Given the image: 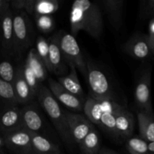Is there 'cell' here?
<instances>
[{"label": "cell", "instance_id": "40", "mask_svg": "<svg viewBox=\"0 0 154 154\" xmlns=\"http://www.w3.org/2000/svg\"><path fill=\"white\" fill-rule=\"evenodd\" d=\"M0 154H5V153L3 151H2V152H0Z\"/></svg>", "mask_w": 154, "mask_h": 154}, {"label": "cell", "instance_id": "25", "mask_svg": "<svg viewBox=\"0 0 154 154\" xmlns=\"http://www.w3.org/2000/svg\"><path fill=\"white\" fill-rule=\"evenodd\" d=\"M17 66L12 62V57H8L0 48V78L12 84L14 80Z\"/></svg>", "mask_w": 154, "mask_h": 154}, {"label": "cell", "instance_id": "1", "mask_svg": "<svg viewBox=\"0 0 154 154\" xmlns=\"http://www.w3.org/2000/svg\"><path fill=\"white\" fill-rule=\"evenodd\" d=\"M70 28L73 36L81 31L86 32L99 39L103 32L104 20L100 5L90 0H76L70 11Z\"/></svg>", "mask_w": 154, "mask_h": 154}, {"label": "cell", "instance_id": "10", "mask_svg": "<svg viewBox=\"0 0 154 154\" xmlns=\"http://www.w3.org/2000/svg\"><path fill=\"white\" fill-rule=\"evenodd\" d=\"M68 126L74 142L79 144L94 126L82 114L66 112Z\"/></svg>", "mask_w": 154, "mask_h": 154}, {"label": "cell", "instance_id": "6", "mask_svg": "<svg viewBox=\"0 0 154 154\" xmlns=\"http://www.w3.org/2000/svg\"><path fill=\"white\" fill-rule=\"evenodd\" d=\"M150 87L151 70L148 69L144 71L137 83L135 90V102L138 107V111L153 114Z\"/></svg>", "mask_w": 154, "mask_h": 154}, {"label": "cell", "instance_id": "27", "mask_svg": "<svg viewBox=\"0 0 154 154\" xmlns=\"http://www.w3.org/2000/svg\"><path fill=\"white\" fill-rule=\"evenodd\" d=\"M148 142L140 136H132L126 141V147L130 154H148Z\"/></svg>", "mask_w": 154, "mask_h": 154}, {"label": "cell", "instance_id": "33", "mask_svg": "<svg viewBox=\"0 0 154 154\" xmlns=\"http://www.w3.org/2000/svg\"><path fill=\"white\" fill-rule=\"evenodd\" d=\"M153 15L154 16V0H143L140 5V16L143 19Z\"/></svg>", "mask_w": 154, "mask_h": 154}, {"label": "cell", "instance_id": "18", "mask_svg": "<svg viewBox=\"0 0 154 154\" xmlns=\"http://www.w3.org/2000/svg\"><path fill=\"white\" fill-rule=\"evenodd\" d=\"M121 106L114 100H106L105 102V111L101 119V127L115 138H117L116 132V114Z\"/></svg>", "mask_w": 154, "mask_h": 154}, {"label": "cell", "instance_id": "11", "mask_svg": "<svg viewBox=\"0 0 154 154\" xmlns=\"http://www.w3.org/2000/svg\"><path fill=\"white\" fill-rule=\"evenodd\" d=\"M48 84L49 86V90L55 99L63 104L65 106L75 111H81L84 109V102L83 103L81 99L66 90L58 81L51 78L48 80Z\"/></svg>", "mask_w": 154, "mask_h": 154}, {"label": "cell", "instance_id": "36", "mask_svg": "<svg viewBox=\"0 0 154 154\" xmlns=\"http://www.w3.org/2000/svg\"><path fill=\"white\" fill-rule=\"evenodd\" d=\"M99 154H118V153L114 152V150H111V149L107 148V147H102V148H101Z\"/></svg>", "mask_w": 154, "mask_h": 154}, {"label": "cell", "instance_id": "19", "mask_svg": "<svg viewBox=\"0 0 154 154\" xmlns=\"http://www.w3.org/2000/svg\"><path fill=\"white\" fill-rule=\"evenodd\" d=\"M60 147L39 133H32L30 154H61Z\"/></svg>", "mask_w": 154, "mask_h": 154}, {"label": "cell", "instance_id": "7", "mask_svg": "<svg viewBox=\"0 0 154 154\" xmlns=\"http://www.w3.org/2000/svg\"><path fill=\"white\" fill-rule=\"evenodd\" d=\"M5 147L14 154H30L32 132L24 128L4 134Z\"/></svg>", "mask_w": 154, "mask_h": 154}, {"label": "cell", "instance_id": "26", "mask_svg": "<svg viewBox=\"0 0 154 154\" xmlns=\"http://www.w3.org/2000/svg\"><path fill=\"white\" fill-rule=\"evenodd\" d=\"M12 84L0 78V109L9 105H17Z\"/></svg>", "mask_w": 154, "mask_h": 154}, {"label": "cell", "instance_id": "21", "mask_svg": "<svg viewBox=\"0 0 154 154\" xmlns=\"http://www.w3.org/2000/svg\"><path fill=\"white\" fill-rule=\"evenodd\" d=\"M105 101H99L88 96L84 104V112L86 117L93 124L101 126V119L105 111Z\"/></svg>", "mask_w": 154, "mask_h": 154}, {"label": "cell", "instance_id": "34", "mask_svg": "<svg viewBox=\"0 0 154 154\" xmlns=\"http://www.w3.org/2000/svg\"><path fill=\"white\" fill-rule=\"evenodd\" d=\"M10 8V0H0V17Z\"/></svg>", "mask_w": 154, "mask_h": 154}, {"label": "cell", "instance_id": "39", "mask_svg": "<svg viewBox=\"0 0 154 154\" xmlns=\"http://www.w3.org/2000/svg\"><path fill=\"white\" fill-rule=\"evenodd\" d=\"M149 39H150V38H149ZM150 47H151L152 54L154 55V38L150 39Z\"/></svg>", "mask_w": 154, "mask_h": 154}, {"label": "cell", "instance_id": "8", "mask_svg": "<svg viewBox=\"0 0 154 154\" xmlns=\"http://www.w3.org/2000/svg\"><path fill=\"white\" fill-rule=\"evenodd\" d=\"M0 48L5 55L14 59L13 11L11 8L0 17Z\"/></svg>", "mask_w": 154, "mask_h": 154}, {"label": "cell", "instance_id": "2", "mask_svg": "<svg viewBox=\"0 0 154 154\" xmlns=\"http://www.w3.org/2000/svg\"><path fill=\"white\" fill-rule=\"evenodd\" d=\"M36 98L41 107L50 117L63 142L67 145H73L75 142L69 132L66 112L60 106L58 101L55 99L49 88L44 84H41Z\"/></svg>", "mask_w": 154, "mask_h": 154}, {"label": "cell", "instance_id": "5", "mask_svg": "<svg viewBox=\"0 0 154 154\" xmlns=\"http://www.w3.org/2000/svg\"><path fill=\"white\" fill-rule=\"evenodd\" d=\"M60 47L65 61L75 65L77 69L87 78V64L75 36L66 32H60Z\"/></svg>", "mask_w": 154, "mask_h": 154}, {"label": "cell", "instance_id": "32", "mask_svg": "<svg viewBox=\"0 0 154 154\" xmlns=\"http://www.w3.org/2000/svg\"><path fill=\"white\" fill-rule=\"evenodd\" d=\"M37 28L44 33H48L55 27V21L51 15H35Z\"/></svg>", "mask_w": 154, "mask_h": 154}, {"label": "cell", "instance_id": "12", "mask_svg": "<svg viewBox=\"0 0 154 154\" xmlns=\"http://www.w3.org/2000/svg\"><path fill=\"white\" fill-rule=\"evenodd\" d=\"M23 128L21 108L9 105L0 109V132L3 134Z\"/></svg>", "mask_w": 154, "mask_h": 154}, {"label": "cell", "instance_id": "22", "mask_svg": "<svg viewBox=\"0 0 154 154\" xmlns=\"http://www.w3.org/2000/svg\"><path fill=\"white\" fill-rule=\"evenodd\" d=\"M138 129L140 137L147 142H154V114L138 111Z\"/></svg>", "mask_w": 154, "mask_h": 154}, {"label": "cell", "instance_id": "41", "mask_svg": "<svg viewBox=\"0 0 154 154\" xmlns=\"http://www.w3.org/2000/svg\"><path fill=\"white\" fill-rule=\"evenodd\" d=\"M61 154H63V153H61Z\"/></svg>", "mask_w": 154, "mask_h": 154}, {"label": "cell", "instance_id": "13", "mask_svg": "<svg viewBox=\"0 0 154 154\" xmlns=\"http://www.w3.org/2000/svg\"><path fill=\"white\" fill-rule=\"evenodd\" d=\"M12 85L18 104L28 105L32 103L33 99L36 98L23 76V63H20L17 66L16 74Z\"/></svg>", "mask_w": 154, "mask_h": 154}, {"label": "cell", "instance_id": "38", "mask_svg": "<svg viewBox=\"0 0 154 154\" xmlns=\"http://www.w3.org/2000/svg\"><path fill=\"white\" fill-rule=\"evenodd\" d=\"M148 147H149V153L151 154H154V142L149 143Z\"/></svg>", "mask_w": 154, "mask_h": 154}, {"label": "cell", "instance_id": "24", "mask_svg": "<svg viewBox=\"0 0 154 154\" xmlns=\"http://www.w3.org/2000/svg\"><path fill=\"white\" fill-rule=\"evenodd\" d=\"M78 146L83 154H99L101 150L100 140L99 133L95 127L91 129Z\"/></svg>", "mask_w": 154, "mask_h": 154}, {"label": "cell", "instance_id": "37", "mask_svg": "<svg viewBox=\"0 0 154 154\" xmlns=\"http://www.w3.org/2000/svg\"><path fill=\"white\" fill-rule=\"evenodd\" d=\"M5 147V141L4 134L0 132V152L2 151V148Z\"/></svg>", "mask_w": 154, "mask_h": 154}, {"label": "cell", "instance_id": "28", "mask_svg": "<svg viewBox=\"0 0 154 154\" xmlns=\"http://www.w3.org/2000/svg\"><path fill=\"white\" fill-rule=\"evenodd\" d=\"M60 8L57 0H37L35 7V15H51Z\"/></svg>", "mask_w": 154, "mask_h": 154}, {"label": "cell", "instance_id": "14", "mask_svg": "<svg viewBox=\"0 0 154 154\" xmlns=\"http://www.w3.org/2000/svg\"><path fill=\"white\" fill-rule=\"evenodd\" d=\"M23 128L32 133H39L44 127V120L38 107L30 103L21 108Z\"/></svg>", "mask_w": 154, "mask_h": 154}, {"label": "cell", "instance_id": "4", "mask_svg": "<svg viewBox=\"0 0 154 154\" xmlns=\"http://www.w3.org/2000/svg\"><path fill=\"white\" fill-rule=\"evenodd\" d=\"M87 75L90 97L99 101L114 100V93L111 82L101 68L94 62L87 60Z\"/></svg>", "mask_w": 154, "mask_h": 154}, {"label": "cell", "instance_id": "30", "mask_svg": "<svg viewBox=\"0 0 154 154\" xmlns=\"http://www.w3.org/2000/svg\"><path fill=\"white\" fill-rule=\"evenodd\" d=\"M23 76L25 78L26 81L31 88L32 92L35 95V96L37 97L39 87L42 84L38 81L34 72H32L31 68L29 67V64L26 61L25 63H23Z\"/></svg>", "mask_w": 154, "mask_h": 154}, {"label": "cell", "instance_id": "29", "mask_svg": "<svg viewBox=\"0 0 154 154\" xmlns=\"http://www.w3.org/2000/svg\"><path fill=\"white\" fill-rule=\"evenodd\" d=\"M36 52L39 56L42 61L46 66L47 69L50 72L51 67H50L49 61V44L48 41L43 36L39 35L36 39Z\"/></svg>", "mask_w": 154, "mask_h": 154}, {"label": "cell", "instance_id": "23", "mask_svg": "<svg viewBox=\"0 0 154 154\" xmlns=\"http://www.w3.org/2000/svg\"><path fill=\"white\" fill-rule=\"evenodd\" d=\"M26 62L29 64V67L34 72L35 75L37 78L38 81L42 84L47 78L48 75V69L46 66L39 57L36 52L35 48H31L27 54Z\"/></svg>", "mask_w": 154, "mask_h": 154}, {"label": "cell", "instance_id": "20", "mask_svg": "<svg viewBox=\"0 0 154 154\" xmlns=\"http://www.w3.org/2000/svg\"><path fill=\"white\" fill-rule=\"evenodd\" d=\"M69 66L70 68V72L66 76L59 77L57 81L66 90L81 99L84 93L77 74V69L73 64H69Z\"/></svg>", "mask_w": 154, "mask_h": 154}, {"label": "cell", "instance_id": "31", "mask_svg": "<svg viewBox=\"0 0 154 154\" xmlns=\"http://www.w3.org/2000/svg\"><path fill=\"white\" fill-rule=\"evenodd\" d=\"M37 0H10L12 11H23L27 14L32 15Z\"/></svg>", "mask_w": 154, "mask_h": 154}, {"label": "cell", "instance_id": "9", "mask_svg": "<svg viewBox=\"0 0 154 154\" xmlns=\"http://www.w3.org/2000/svg\"><path fill=\"white\" fill-rule=\"evenodd\" d=\"M123 50L128 55L138 60H145L153 56L150 39L147 35H133L123 45Z\"/></svg>", "mask_w": 154, "mask_h": 154}, {"label": "cell", "instance_id": "15", "mask_svg": "<svg viewBox=\"0 0 154 154\" xmlns=\"http://www.w3.org/2000/svg\"><path fill=\"white\" fill-rule=\"evenodd\" d=\"M60 32L51 35L48 39L49 44L50 72L57 75H62L66 72L63 63V57L60 47Z\"/></svg>", "mask_w": 154, "mask_h": 154}, {"label": "cell", "instance_id": "3", "mask_svg": "<svg viewBox=\"0 0 154 154\" xmlns=\"http://www.w3.org/2000/svg\"><path fill=\"white\" fill-rule=\"evenodd\" d=\"M13 11L14 60H20L26 51L32 46L35 31L29 15L23 11Z\"/></svg>", "mask_w": 154, "mask_h": 154}, {"label": "cell", "instance_id": "16", "mask_svg": "<svg viewBox=\"0 0 154 154\" xmlns=\"http://www.w3.org/2000/svg\"><path fill=\"white\" fill-rule=\"evenodd\" d=\"M135 120L132 113L121 106L116 114V132L117 138L129 139L133 135Z\"/></svg>", "mask_w": 154, "mask_h": 154}, {"label": "cell", "instance_id": "35", "mask_svg": "<svg viewBox=\"0 0 154 154\" xmlns=\"http://www.w3.org/2000/svg\"><path fill=\"white\" fill-rule=\"evenodd\" d=\"M149 38H154V16L149 23Z\"/></svg>", "mask_w": 154, "mask_h": 154}, {"label": "cell", "instance_id": "17", "mask_svg": "<svg viewBox=\"0 0 154 154\" xmlns=\"http://www.w3.org/2000/svg\"><path fill=\"white\" fill-rule=\"evenodd\" d=\"M102 8L108 16L111 25L116 29L121 26L123 22V0H102L100 2Z\"/></svg>", "mask_w": 154, "mask_h": 154}]
</instances>
